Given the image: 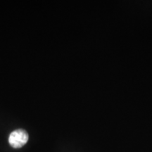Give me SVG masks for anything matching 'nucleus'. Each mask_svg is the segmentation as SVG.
<instances>
[{"label":"nucleus","instance_id":"f257e3e1","mask_svg":"<svg viewBox=\"0 0 152 152\" xmlns=\"http://www.w3.org/2000/svg\"><path fill=\"white\" fill-rule=\"evenodd\" d=\"M28 141V134L23 129H18L13 131L9 137V144L15 149L20 148Z\"/></svg>","mask_w":152,"mask_h":152}]
</instances>
